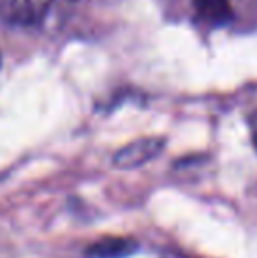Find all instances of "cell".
<instances>
[{
	"instance_id": "obj_1",
	"label": "cell",
	"mask_w": 257,
	"mask_h": 258,
	"mask_svg": "<svg viewBox=\"0 0 257 258\" xmlns=\"http://www.w3.org/2000/svg\"><path fill=\"white\" fill-rule=\"evenodd\" d=\"M162 148H164V139L161 137H141L125 144L115 153L113 165L122 170L137 169L161 155Z\"/></svg>"
},
{
	"instance_id": "obj_4",
	"label": "cell",
	"mask_w": 257,
	"mask_h": 258,
	"mask_svg": "<svg viewBox=\"0 0 257 258\" xmlns=\"http://www.w3.org/2000/svg\"><path fill=\"white\" fill-rule=\"evenodd\" d=\"M195 4L210 20L220 21L229 16V0H195Z\"/></svg>"
},
{
	"instance_id": "obj_5",
	"label": "cell",
	"mask_w": 257,
	"mask_h": 258,
	"mask_svg": "<svg viewBox=\"0 0 257 258\" xmlns=\"http://www.w3.org/2000/svg\"><path fill=\"white\" fill-rule=\"evenodd\" d=\"M248 126H250L252 143H254V146H255V150H257V111H254L250 114V119H248Z\"/></svg>"
},
{
	"instance_id": "obj_2",
	"label": "cell",
	"mask_w": 257,
	"mask_h": 258,
	"mask_svg": "<svg viewBox=\"0 0 257 258\" xmlns=\"http://www.w3.org/2000/svg\"><path fill=\"white\" fill-rule=\"evenodd\" d=\"M52 0H4V14L14 25L34 27L48 14Z\"/></svg>"
},
{
	"instance_id": "obj_3",
	"label": "cell",
	"mask_w": 257,
	"mask_h": 258,
	"mask_svg": "<svg viewBox=\"0 0 257 258\" xmlns=\"http://www.w3.org/2000/svg\"><path fill=\"white\" fill-rule=\"evenodd\" d=\"M134 249H136V242L132 239L110 237L90 246L86 255L90 258H124L134 253Z\"/></svg>"
}]
</instances>
